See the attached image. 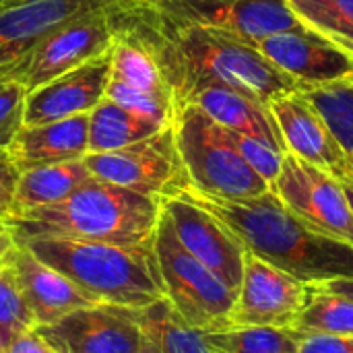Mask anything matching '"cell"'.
<instances>
[{
	"instance_id": "e575fe53",
	"label": "cell",
	"mask_w": 353,
	"mask_h": 353,
	"mask_svg": "<svg viewBox=\"0 0 353 353\" xmlns=\"http://www.w3.org/2000/svg\"><path fill=\"white\" fill-rule=\"evenodd\" d=\"M2 353H56L48 343L46 339L35 331H27V333H21L19 337H14L4 350Z\"/></svg>"
},
{
	"instance_id": "9a60e30c",
	"label": "cell",
	"mask_w": 353,
	"mask_h": 353,
	"mask_svg": "<svg viewBox=\"0 0 353 353\" xmlns=\"http://www.w3.org/2000/svg\"><path fill=\"white\" fill-rule=\"evenodd\" d=\"M252 46L292 77L302 91L353 81V54L306 27L267 35Z\"/></svg>"
},
{
	"instance_id": "f35d334b",
	"label": "cell",
	"mask_w": 353,
	"mask_h": 353,
	"mask_svg": "<svg viewBox=\"0 0 353 353\" xmlns=\"http://www.w3.org/2000/svg\"><path fill=\"white\" fill-rule=\"evenodd\" d=\"M139 353H161V352L155 347V343H153L149 337H145V335H143V343H141V352Z\"/></svg>"
},
{
	"instance_id": "d6a6232c",
	"label": "cell",
	"mask_w": 353,
	"mask_h": 353,
	"mask_svg": "<svg viewBox=\"0 0 353 353\" xmlns=\"http://www.w3.org/2000/svg\"><path fill=\"white\" fill-rule=\"evenodd\" d=\"M19 176L21 172L14 165L10 153L0 149V223H4L12 215Z\"/></svg>"
},
{
	"instance_id": "8d00e7d4",
	"label": "cell",
	"mask_w": 353,
	"mask_h": 353,
	"mask_svg": "<svg viewBox=\"0 0 353 353\" xmlns=\"http://www.w3.org/2000/svg\"><path fill=\"white\" fill-rule=\"evenodd\" d=\"M23 60V58H21ZM21 60H17L14 64H8V66H2L0 68V89L10 83V81H19V68H21Z\"/></svg>"
},
{
	"instance_id": "4dcf8cb0",
	"label": "cell",
	"mask_w": 353,
	"mask_h": 353,
	"mask_svg": "<svg viewBox=\"0 0 353 353\" xmlns=\"http://www.w3.org/2000/svg\"><path fill=\"white\" fill-rule=\"evenodd\" d=\"M225 134L230 137V141L238 149V153L246 159V163L271 186L275 182V178L279 176L281 161H283L285 153H281V151L273 149L271 145H267L265 141L254 139V137L244 134V132H236V130L225 128Z\"/></svg>"
},
{
	"instance_id": "52a82bcc",
	"label": "cell",
	"mask_w": 353,
	"mask_h": 353,
	"mask_svg": "<svg viewBox=\"0 0 353 353\" xmlns=\"http://www.w3.org/2000/svg\"><path fill=\"white\" fill-rule=\"evenodd\" d=\"M83 159L95 180L159 201L176 196L188 186L172 124L128 147L87 153Z\"/></svg>"
},
{
	"instance_id": "5bb4252c",
	"label": "cell",
	"mask_w": 353,
	"mask_h": 353,
	"mask_svg": "<svg viewBox=\"0 0 353 353\" xmlns=\"http://www.w3.org/2000/svg\"><path fill=\"white\" fill-rule=\"evenodd\" d=\"M161 211L168 215L180 244L230 290L238 292L246 259L240 240L215 215L182 194L163 199Z\"/></svg>"
},
{
	"instance_id": "1f68e13d",
	"label": "cell",
	"mask_w": 353,
	"mask_h": 353,
	"mask_svg": "<svg viewBox=\"0 0 353 353\" xmlns=\"http://www.w3.org/2000/svg\"><path fill=\"white\" fill-rule=\"evenodd\" d=\"M25 97L27 89L19 81H10L0 89V149L8 151L17 132L25 126L23 112H25Z\"/></svg>"
},
{
	"instance_id": "b9f144b4",
	"label": "cell",
	"mask_w": 353,
	"mask_h": 353,
	"mask_svg": "<svg viewBox=\"0 0 353 353\" xmlns=\"http://www.w3.org/2000/svg\"><path fill=\"white\" fill-rule=\"evenodd\" d=\"M0 230H6V225H4V223H0Z\"/></svg>"
},
{
	"instance_id": "ffe728a7",
	"label": "cell",
	"mask_w": 353,
	"mask_h": 353,
	"mask_svg": "<svg viewBox=\"0 0 353 353\" xmlns=\"http://www.w3.org/2000/svg\"><path fill=\"white\" fill-rule=\"evenodd\" d=\"M19 172L83 159L89 153V114L23 126L8 149Z\"/></svg>"
},
{
	"instance_id": "d590c367",
	"label": "cell",
	"mask_w": 353,
	"mask_h": 353,
	"mask_svg": "<svg viewBox=\"0 0 353 353\" xmlns=\"http://www.w3.org/2000/svg\"><path fill=\"white\" fill-rule=\"evenodd\" d=\"M321 285L335 292V294H343V296L353 300V279H333V281H327V283H321Z\"/></svg>"
},
{
	"instance_id": "9c48e42d",
	"label": "cell",
	"mask_w": 353,
	"mask_h": 353,
	"mask_svg": "<svg viewBox=\"0 0 353 353\" xmlns=\"http://www.w3.org/2000/svg\"><path fill=\"white\" fill-rule=\"evenodd\" d=\"M116 12L118 10H108L81 17L43 37L27 56H23L19 83L31 91L110 52L118 33Z\"/></svg>"
},
{
	"instance_id": "74e56055",
	"label": "cell",
	"mask_w": 353,
	"mask_h": 353,
	"mask_svg": "<svg viewBox=\"0 0 353 353\" xmlns=\"http://www.w3.org/2000/svg\"><path fill=\"white\" fill-rule=\"evenodd\" d=\"M12 246H14V240H12L10 232L8 230H0V267L4 265V259L12 250Z\"/></svg>"
},
{
	"instance_id": "f546056e",
	"label": "cell",
	"mask_w": 353,
	"mask_h": 353,
	"mask_svg": "<svg viewBox=\"0 0 353 353\" xmlns=\"http://www.w3.org/2000/svg\"><path fill=\"white\" fill-rule=\"evenodd\" d=\"M105 99L139 114L151 120H157L161 124H172L174 122V114H176V105L170 97H161V95H153L147 91H139L132 89L120 81L110 79L108 89H105Z\"/></svg>"
},
{
	"instance_id": "836d02e7",
	"label": "cell",
	"mask_w": 353,
	"mask_h": 353,
	"mask_svg": "<svg viewBox=\"0 0 353 353\" xmlns=\"http://www.w3.org/2000/svg\"><path fill=\"white\" fill-rule=\"evenodd\" d=\"M298 353H353V337L327 333L300 335Z\"/></svg>"
},
{
	"instance_id": "30bf717a",
	"label": "cell",
	"mask_w": 353,
	"mask_h": 353,
	"mask_svg": "<svg viewBox=\"0 0 353 353\" xmlns=\"http://www.w3.org/2000/svg\"><path fill=\"white\" fill-rule=\"evenodd\" d=\"M308 300V285L246 252L244 275L228 327L292 329Z\"/></svg>"
},
{
	"instance_id": "603a6c76",
	"label": "cell",
	"mask_w": 353,
	"mask_h": 353,
	"mask_svg": "<svg viewBox=\"0 0 353 353\" xmlns=\"http://www.w3.org/2000/svg\"><path fill=\"white\" fill-rule=\"evenodd\" d=\"M110 79L120 81L132 89L172 99L165 79L151 52L122 27H118L114 46L110 50Z\"/></svg>"
},
{
	"instance_id": "f1b7e54d",
	"label": "cell",
	"mask_w": 353,
	"mask_h": 353,
	"mask_svg": "<svg viewBox=\"0 0 353 353\" xmlns=\"http://www.w3.org/2000/svg\"><path fill=\"white\" fill-rule=\"evenodd\" d=\"M35 329L33 314L21 294V288L12 275V271L2 265L0 267V337L10 343L21 333Z\"/></svg>"
},
{
	"instance_id": "7bdbcfd3",
	"label": "cell",
	"mask_w": 353,
	"mask_h": 353,
	"mask_svg": "<svg viewBox=\"0 0 353 353\" xmlns=\"http://www.w3.org/2000/svg\"><path fill=\"white\" fill-rule=\"evenodd\" d=\"M0 2H4V0H0Z\"/></svg>"
},
{
	"instance_id": "5b68a950",
	"label": "cell",
	"mask_w": 353,
	"mask_h": 353,
	"mask_svg": "<svg viewBox=\"0 0 353 353\" xmlns=\"http://www.w3.org/2000/svg\"><path fill=\"white\" fill-rule=\"evenodd\" d=\"M172 126L186 188L223 201H248L271 190L232 145L225 128L201 108L178 105Z\"/></svg>"
},
{
	"instance_id": "3957f363",
	"label": "cell",
	"mask_w": 353,
	"mask_h": 353,
	"mask_svg": "<svg viewBox=\"0 0 353 353\" xmlns=\"http://www.w3.org/2000/svg\"><path fill=\"white\" fill-rule=\"evenodd\" d=\"M161 215V201L91 178L68 199L10 215L4 225L14 242L31 238H68L145 246Z\"/></svg>"
},
{
	"instance_id": "277c9868",
	"label": "cell",
	"mask_w": 353,
	"mask_h": 353,
	"mask_svg": "<svg viewBox=\"0 0 353 353\" xmlns=\"http://www.w3.org/2000/svg\"><path fill=\"white\" fill-rule=\"evenodd\" d=\"M17 244L54 267L97 304L143 310L163 300L153 242L120 246L68 238H31Z\"/></svg>"
},
{
	"instance_id": "ba28073f",
	"label": "cell",
	"mask_w": 353,
	"mask_h": 353,
	"mask_svg": "<svg viewBox=\"0 0 353 353\" xmlns=\"http://www.w3.org/2000/svg\"><path fill=\"white\" fill-rule=\"evenodd\" d=\"M271 190L310 230L353 246V215L333 176L288 151Z\"/></svg>"
},
{
	"instance_id": "d6986e66",
	"label": "cell",
	"mask_w": 353,
	"mask_h": 353,
	"mask_svg": "<svg viewBox=\"0 0 353 353\" xmlns=\"http://www.w3.org/2000/svg\"><path fill=\"white\" fill-rule=\"evenodd\" d=\"M192 103L201 108L207 116H211L223 128L250 134L254 139L265 141L273 149L288 153L275 116L269 103H263L254 97H248L236 89L225 85H199L190 89L178 103Z\"/></svg>"
},
{
	"instance_id": "4fadbf2b",
	"label": "cell",
	"mask_w": 353,
	"mask_h": 353,
	"mask_svg": "<svg viewBox=\"0 0 353 353\" xmlns=\"http://www.w3.org/2000/svg\"><path fill=\"white\" fill-rule=\"evenodd\" d=\"M172 19L223 29L250 43L281 31L302 29L288 0H149Z\"/></svg>"
},
{
	"instance_id": "60d3db41",
	"label": "cell",
	"mask_w": 353,
	"mask_h": 353,
	"mask_svg": "<svg viewBox=\"0 0 353 353\" xmlns=\"http://www.w3.org/2000/svg\"><path fill=\"white\" fill-rule=\"evenodd\" d=\"M6 345H8V343H6V341H4V339H2V337H0V353H2V350H4V347H6Z\"/></svg>"
},
{
	"instance_id": "d4e9b609",
	"label": "cell",
	"mask_w": 353,
	"mask_h": 353,
	"mask_svg": "<svg viewBox=\"0 0 353 353\" xmlns=\"http://www.w3.org/2000/svg\"><path fill=\"white\" fill-rule=\"evenodd\" d=\"M298 335L327 333L353 337V300L323 285H308V300L292 327Z\"/></svg>"
},
{
	"instance_id": "8992f818",
	"label": "cell",
	"mask_w": 353,
	"mask_h": 353,
	"mask_svg": "<svg viewBox=\"0 0 353 353\" xmlns=\"http://www.w3.org/2000/svg\"><path fill=\"white\" fill-rule=\"evenodd\" d=\"M153 254L163 298L176 314L203 333L228 329L238 292L230 290L180 244L163 211L153 234Z\"/></svg>"
},
{
	"instance_id": "8fae6325",
	"label": "cell",
	"mask_w": 353,
	"mask_h": 353,
	"mask_svg": "<svg viewBox=\"0 0 353 353\" xmlns=\"http://www.w3.org/2000/svg\"><path fill=\"white\" fill-rule=\"evenodd\" d=\"M134 0H4L0 2V68L27 56L56 29L93 14L120 10Z\"/></svg>"
},
{
	"instance_id": "2e32d148",
	"label": "cell",
	"mask_w": 353,
	"mask_h": 353,
	"mask_svg": "<svg viewBox=\"0 0 353 353\" xmlns=\"http://www.w3.org/2000/svg\"><path fill=\"white\" fill-rule=\"evenodd\" d=\"M269 105L290 153L316 165L341 184H353L352 159L302 91L283 95Z\"/></svg>"
},
{
	"instance_id": "ab89813d",
	"label": "cell",
	"mask_w": 353,
	"mask_h": 353,
	"mask_svg": "<svg viewBox=\"0 0 353 353\" xmlns=\"http://www.w3.org/2000/svg\"><path fill=\"white\" fill-rule=\"evenodd\" d=\"M343 186V192H345V199H347V205H350V211L353 215V184H341Z\"/></svg>"
},
{
	"instance_id": "4316f807",
	"label": "cell",
	"mask_w": 353,
	"mask_h": 353,
	"mask_svg": "<svg viewBox=\"0 0 353 353\" xmlns=\"http://www.w3.org/2000/svg\"><path fill=\"white\" fill-rule=\"evenodd\" d=\"M288 6L306 29L353 54V0H288Z\"/></svg>"
},
{
	"instance_id": "7402d4cb",
	"label": "cell",
	"mask_w": 353,
	"mask_h": 353,
	"mask_svg": "<svg viewBox=\"0 0 353 353\" xmlns=\"http://www.w3.org/2000/svg\"><path fill=\"white\" fill-rule=\"evenodd\" d=\"M170 124L139 116L110 99H101L89 112V153H103L128 147Z\"/></svg>"
},
{
	"instance_id": "cb8c5ba5",
	"label": "cell",
	"mask_w": 353,
	"mask_h": 353,
	"mask_svg": "<svg viewBox=\"0 0 353 353\" xmlns=\"http://www.w3.org/2000/svg\"><path fill=\"white\" fill-rule=\"evenodd\" d=\"M137 321L143 335L161 353H211L205 343V333L184 323L165 298L137 310Z\"/></svg>"
},
{
	"instance_id": "7a4b0ae2",
	"label": "cell",
	"mask_w": 353,
	"mask_h": 353,
	"mask_svg": "<svg viewBox=\"0 0 353 353\" xmlns=\"http://www.w3.org/2000/svg\"><path fill=\"white\" fill-rule=\"evenodd\" d=\"M178 194L215 215L256 259L306 285L353 279V246L327 238L298 219L273 190L248 201H223L190 188Z\"/></svg>"
},
{
	"instance_id": "e0dca14e",
	"label": "cell",
	"mask_w": 353,
	"mask_h": 353,
	"mask_svg": "<svg viewBox=\"0 0 353 353\" xmlns=\"http://www.w3.org/2000/svg\"><path fill=\"white\" fill-rule=\"evenodd\" d=\"M110 62V52H105L91 62L27 91L23 124L35 126L89 114L105 97Z\"/></svg>"
},
{
	"instance_id": "7c38bea8",
	"label": "cell",
	"mask_w": 353,
	"mask_h": 353,
	"mask_svg": "<svg viewBox=\"0 0 353 353\" xmlns=\"http://www.w3.org/2000/svg\"><path fill=\"white\" fill-rule=\"evenodd\" d=\"M56 353H139L143 331L137 310L93 304L35 327Z\"/></svg>"
},
{
	"instance_id": "6da1fadb",
	"label": "cell",
	"mask_w": 353,
	"mask_h": 353,
	"mask_svg": "<svg viewBox=\"0 0 353 353\" xmlns=\"http://www.w3.org/2000/svg\"><path fill=\"white\" fill-rule=\"evenodd\" d=\"M116 23L151 52L174 105L199 85H225L263 103L302 91L248 39L172 19L149 0H134L118 10Z\"/></svg>"
},
{
	"instance_id": "83f0119b",
	"label": "cell",
	"mask_w": 353,
	"mask_h": 353,
	"mask_svg": "<svg viewBox=\"0 0 353 353\" xmlns=\"http://www.w3.org/2000/svg\"><path fill=\"white\" fill-rule=\"evenodd\" d=\"M302 95L327 122L353 163V81L306 89Z\"/></svg>"
},
{
	"instance_id": "44dd1931",
	"label": "cell",
	"mask_w": 353,
	"mask_h": 353,
	"mask_svg": "<svg viewBox=\"0 0 353 353\" xmlns=\"http://www.w3.org/2000/svg\"><path fill=\"white\" fill-rule=\"evenodd\" d=\"M93 176L85 163V159H70L52 165H39L21 172L14 192V209L12 215L31 211L37 207L56 205L68 199L74 190H79Z\"/></svg>"
},
{
	"instance_id": "484cf974",
	"label": "cell",
	"mask_w": 353,
	"mask_h": 353,
	"mask_svg": "<svg viewBox=\"0 0 353 353\" xmlns=\"http://www.w3.org/2000/svg\"><path fill=\"white\" fill-rule=\"evenodd\" d=\"M211 353H298L300 335L294 329L228 327L205 333Z\"/></svg>"
},
{
	"instance_id": "ac0fdd59",
	"label": "cell",
	"mask_w": 353,
	"mask_h": 353,
	"mask_svg": "<svg viewBox=\"0 0 353 353\" xmlns=\"http://www.w3.org/2000/svg\"><path fill=\"white\" fill-rule=\"evenodd\" d=\"M4 265L12 271L33 314L35 327L52 325L72 310L97 304L62 273L39 261L23 244L14 242L12 250L4 259Z\"/></svg>"
}]
</instances>
